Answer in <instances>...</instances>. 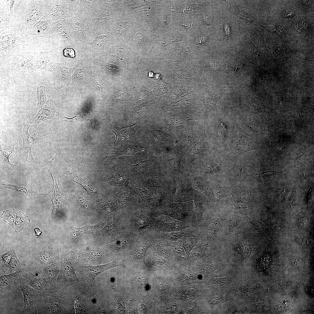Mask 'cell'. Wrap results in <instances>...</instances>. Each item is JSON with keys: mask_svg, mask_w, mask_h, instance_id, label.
Here are the masks:
<instances>
[{"mask_svg": "<svg viewBox=\"0 0 314 314\" xmlns=\"http://www.w3.org/2000/svg\"><path fill=\"white\" fill-rule=\"evenodd\" d=\"M153 212L157 216L166 215L173 219L184 222L191 226L197 224L193 200L185 202L174 201Z\"/></svg>", "mask_w": 314, "mask_h": 314, "instance_id": "1", "label": "cell"}, {"mask_svg": "<svg viewBox=\"0 0 314 314\" xmlns=\"http://www.w3.org/2000/svg\"><path fill=\"white\" fill-rule=\"evenodd\" d=\"M201 234L213 245L222 238V224L220 213L217 208L207 210L199 224Z\"/></svg>", "mask_w": 314, "mask_h": 314, "instance_id": "2", "label": "cell"}, {"mask_svg": "<svg viewBox=\"0 0 314 314\" xmlns=\"http://www.w3.org/2000/svg\"><path fill=\"white\" fill-rule=\"evenodd\" d=\"M219 210L222 224V238L238 233L248 227V219L245 215L226 208Z\"/></svg>", "mask_w": 314, "mask_h": 314, "instance_id": "3", "label": "cell"}, {"mask_svg": "<svg viewBox=\"0 0 314 314\" xmlns=\"http://www.w3.org/2000/svg\"><path fill=\"white\" fill-rule=\"evenodd\" d=\"M22 269L9 274L1 276L0 296L6 298L10 297L17 299L20 296L21 285L23 280Z\"/></svg>", "mask_w": 314, "mask_h": 314, "instance_id": "4", "label": "cell"}, {"mask_svg": "<svg viewBox=\"0 0 314 314\" xmlns=\"http://www.w3.org/2000/svg\"><path fill=\"white\" fill-rule=\"evenodd\" d=\"M90 18L84 14L77 12H71L66 18L70 28L75 44L83 47L88 40L85 31V24Z\"/></svg>", "mask_w": 314, "mask_h": 314, "instance_id": "5", "label": "cell"}, {"mask_svg": "<svg viewBox=\"0 0 314 314\" xmlns=\"http://www.w3.org/2000/svg\"><path fill=\"white\" fill-rule=\"evenodd\" d=\"M25 42L24 37L18 30L10 29L0 34V57L1 60L7 59L15 47Z\"/></svg>", "mask_w": 314, "mask_h": 314, "instance_id": "6", "label": "cell"}, {"mask_svg": "<svg viewBox=\"0 0 314 314\" xmlns=\"http://www.w3.org/2000/svg\"><path fill=\"white\" fill-rule=\"evenodd\" d=\"M174 178L176 184V190L173 196L174 201L185 202L192 200L195 189L189 173L180 171L178 175L174 177Z\"/></svg>", "mask_w": 314, "mask_h": 314, "instance_id": "7", "label": "cell"}, {"mask_svg": "<svg viewBox=\"0 0 314 314\" xmlns=\"http://www.w3.org/2000/svg\"><path fill=\"white\" fill-rule=\"evenodd\" d=\"M47 36L71 45L75 44L70 28L66 19L49 22Z\"/></svg>", "mask_w": 314, "mask_h": 314, "instance_id": "8", "label": "cell"}, {"mask_svg": "<svg viewBox=\"0 0 314 314\" xmlns=\"http://www.w3.org/2000/svg\"><path fill=\"white\" fill-rule=\"evenodd\" d=\"M30 120L31 119H29L26 116L24 119L21 128L18 130V133L20 135L22 140V147L19 149V151L21 153L22 157L24 158L25 160L29 163H30L28 160V156L31 158L35 164H37L33 158L32 152V148L35 143V140L40 137L44 136L53 133L47 134L34 138L33 137L35 135L32 136L28 132L29 129L30 128Z\"/></svg>", "mask_w": 314, "mask_h": 314, "instance_id": "9", "label": "cell"}, {"mask_svg": "<svg viewBox=\"0 0 314 314\" xmlns=\"http://www.w3.org/2000/svg\"><path fill=\"white\" fill-rule=\"evenodd\" d=\"M43 16L49 22L63 19L69 15V11L59 0H39Z\"/></svg>", "mask_w": 314, "mask_h": 314, "instance_id": "10", "label": "cell"}, {"mask_svg": "<svg viewBox=\"0 0 314 314\" xmlns=\"http://www.w3.org/2000/svg\"><path fill=\"white\" fill-rule=\"evenodd\" d=\"M142 185L145 187L160 188L173 197L176 190L174 177L161 174L149 178Z\"/></svg>", "mask_w": 314, "mask_h": 314, "instance_id": "11", "label": "cell"}, {"mask_svg": "<svg viewBox=\"0 0 314 314\" xmlns=\"http://www.w3.org/2000/svg\"><path fill=\"white\" fill-rule=\"evenodd\" d=\"M25 2L24 8L21 9L20 15L22 22L30 29L43 14L39 0L25 1Z\"/></svg>", "mask_w": 314, "mask_h": 314, "instance_id": "12", "label": "cell"}, {"mask_svg": "<svg viewBox=\"0 0 314 314\" xmlns=\"http://www.w3.org/2000/svg\"><path fill=\"white\" fill-rule=\"evenodd\" d=\"M1 218L10 226L16 232L22 231L24 227L31 222L28 216L21 211L14 209L3 211Z\"/></svg>", "mask_w": 314, "mask_h": 314, "instance_id": "13", "label": "cell"}, {"mask_svg": "<svg viewBox=\"0 0 314 314\" xmlns=\"http://www.w3.org/2000/svg\"><path fill=\"white\" fill-rule=\"evenodd\" d=\"M128 164L129 170L138 178H141L144 175V179H147L160 174V165H157L155 161L148 159L135 165Z\"/></svg>", "mask_w": 314, "mask_h": 314, "instance_id": "14", "label": "cell"}, {"mask_svg": "<svg viewBox=\"0 0 314 314\" xmlns=\"http://www.w3.org/2000/svg\"><path fill=\"white\" fill-rule=\"evenodd\" d=\"M20 288L24 299L23 313H38L36 306V302L40 294L39 292L23 281L21 285Z\"/></svg>", "mask_w": 314, "mask_h": 314, "instance_id": "15", "label": "cell"}, {"mask_svg": "<svg viewBox=\"0 0 314 314\" xmlns=\"http://www.w3.org/2000/svg\"><path fill=\"white\" fill-rule=\"evenodd\" d=\"M24 267L25 264L20 261L13 249L1 255L0 270L4 274L13 273Z\"/></svg>", "mask_w": 314, "mask_h": 314, "instance_id": "16", "label": "cell"}, {"mask_svg": "<svg viewBox=\"0 0 314 314\" xmlns=\"http://www.w3.org/2000/svg\"><path fill=\"white\" fill-rule=\"evenodd\" d=\"M155 226L165 232L183 231L191 226L185 222L171 218L166 215H161L154 218Z\"/></svg>", "mask_w": 314, "mask_h": 314, "instance_id": "17", "label": "cell"}, {"mask_svg": "<svg viewBox=\"0 0 314 314\" xmlns=\"http://www.w3.org/2000/svg\"><path fill=\"white\" fill-rule=\"evenodd\" d=\"M200 233L199 225L196 224L188 229L181 231L171 232H165L161 231H157L156 232V236L158 238L174 241L194 237Z\"/></svg>", "mask_w": 314, "mask_h": 314, "instance_id": "18", "label": "cell"}, {"mask_svg": "<svg viewBox=\"0 0 314 314\" xmlns=\"http://www.w3.org/2000/svg\"><path fill=\"white\" fill-rule=\"evenodd\" d=\"M22 273L23 280L37 291L40 295L42 294L49 287V283L42 275H36L24 267L22 269Z\"/></svg>", "mask_w": 314, "mask_h": 314, "instance_id": "19", "label": "cell"}, {"mask_svg": "<svg viewBox=\"0 0 314 314\" xmlns=\"http://www.w3.org/2000/svg\"><path fill=\"white\" fill-rule=\"evenodd\" d=\"M192 200L196 215L197 224L199 225L206 211L214 207L203 193L195 189Z\"/></svg>", "mask_w": 314, "mask_h": 314, "instance_id": "20", "label": "cell"}, {"mask_svg": "<svg viewBox=\"0 0 314 314\" xmlns=\"http://www.w3.org/2000/svg\"><path fill=\"white\" fill-rule=\"evenodd\" d=\"M190 175L194 188L203 193L214 208L216 199L209 181L200 176Z\"/></svg>", "mask_w": 314, "mask_h": 314, "instance_id": "21", "label": "cell"}, {"mask_svg": "<svg viewBox=\"0 0 314 314\" xmlns=\"http://www.w3.org/2000/svg\"><path fill=\"white\" fill-rule=\"evenodd\" d=\"M112 14V9H106L96 17L88 19L86 22L88 28L87 33L89 34L95 36L101 27L110 18Z\"/></svg>", "mask_w": 314, "mask_h": 314, "instance_id": "22", "label": "cell"}, {"mask_svg": "<svg viewBox=\"0 0 314 314\" xmlns=\"http://www.w3.org/2000/svg\"><path fill=\"white\" fill-rule=\"evenodd\" d=\"M56 110L52 100L47 101L39 110L36 115L30 120V128H36L40 123L50 119H53Z\"/></svg>", "mask_w": 314, "mask_h": 314, "instance_id": "23", "label": "cell"}, {"mask_svg": "<svg viewBox=\"0 0 314 314\" xmlns=\"http://www.w3.org/2000/svg\"><path fill=\"white\" fill-rule=\"evenodd\" d=\"M74 255L73 252H70L62 256L61 258V269L60 279L62 280H76L77 278L75 270L71 261Z\"/></svg>", "mask_w": 314, "mask_h": 314, "instance_id": "24", "label": "cell"}, {"mask_svg": "<svg viewBox=\"0 0 314 314\" xmlns=\"http://www.w3.org/2000/svg\"><path fill=\"white\" fill-rule=\"evenodd\" d=\"M181 156L179 155L164 161L160 165V173L174 177L178 175L180 172Z\"/></svg>", "mask_w": 314, "mask_h": 314, "instance_id": "25", "label": "cell"}, {"mask_svg": "<svg viewBox=\"0 0 314 314\" xmlns=\"http://www.w3.org/2000/svg\"><path fill=\"white\" fill-rule=\"evenodd\" d=\"M109 40V36L107 35L97 36L92 42H86L83 48L90 53L94 54L103 49Z\"/></svg>", "mask_w": 314, "mask_h": 314, "instance_id": "26", "label": "cell"}, {"mask_svg": "<svg viewBox=\"0 0 314 314\" xmlns=\"http://www.w3.org/2000/svg\"><path fill=\"white\" fill-rule=\"evenodd\" d=\"M134 125L121 128H117L115 127L112 128V129L113 130L112 131L116 136V140L114 143L117 142L122 147L126 141L134 137L135 133V131L133 127Z\"/></svg>", "mask_w": 314, "mask_h": 314, "instance_id": "27", "label": "cell"}, {"mask_svg": "<svg viewBox=\"0 0 314 314\" xmlns=\"http://www.w3.org/2000/svg\"><path fill=\"white\" fill-rule=\"evenodd\" d=\"M38 57L40 62V69L52 72L54 71L57 64L52 51L41 52Z\"/></svg>", "mask_w": 314, "mask_h": 314, "instance_id": "28", "label": "cell"}, {"mask_svg": "<svg viewBox=\"0 0 314 314\" xmlns=\"http://www.w3.org/2000/svg\"><path fill=\"white\" fill-rule=\"evenodd\" d=\"M33 259L39 262L43 267L53 262L55 260L54 254L52 247H48L35 254Z\"/></svg>", "mask_w": 314, "mask_h": 314, "instance_id": "29", "label": "cell"}, {"mask_svg": "<svg viewBox=\"0 0 314 314\" xmlns=\"http://www.w3.org/2000/svg\"><path fill=\"white\" fill-rule=\"evenodd\" d=\"M49 28V22L43 16L31 28V34L39 37H45L48 34Z\"/></svg>", "mask_w": 314, "mask_h": 314, "instance_id": "30", "label": "cell"}, {"mask_svg": "<svg viewBox=\"0 0 314 314\" xmlns=\"http://www.w3.org/2000/svg\"><path fill=\"white\" fill-rule=\"evenodd\" d=\"M53 188L49 194H46L49 196L51 198L52 204L53 209L50 217H53L61 211L62 209L63 203L60 196V191H58V187L55 186L53 182Z\"/></svg>", "mask_w": 314, "mask_h": 314, "instance_id": "31", "label": "cell"}, {"mask_svg": "<svg viewBox=\"0 0 314 314\" xmlns=\"http://www.w3.org/2000/svg\"><path fill=\"white\" fill-rule=\"evenodd\" d=\"M120 265L116 260L108 263L96 266L85 267L87 272L92 279H94L97 275L104 271L113 267Z\"/></svg>", "mask_w": 314, "mask_h": 314, "instance_id": "32", "label": "cell"}, {"mask_svg": "<svg viewBox=\"0 0 314 314\" xmlns=\"http://www.w3.org/2000/svg\"><path fill=\"white\" fill-rule=\"evenodd\" d=\"M103 222L93 225H89L85 224L80 227H76L71 224L69 227L71 235L73 238L77 236L81 237L86 234H92L94 233L95 229L101 225Z\"/></svg>", "mask_w": 314, "mask_h": 314, "instance_id": "33", "label": "cell"}, {"mask_svg": "<svg viewBox=\"0 0 314 314\" xmlns=\"http://www.w3.org/2000/svg\"><path fill=\"white\" fill-rule=\"evenodd\" d=\"M131 188L132 190L141 198L144 204L151 208L154 196V188L150 187L149 190L133 185Z\"/></svg>", "mask_w": 314, "mask_h": 314, "instance_id": "34", "label": "cell"}, {"mask_svg": "<svg viewBox=\"0 0 314 314\" xmlns=\"http://www.w3.org/2000/svg\"><path fill=\"white\" fill-rule=\"evenodd\" d=\"M208 180L215 197V206L226 196V188L224 185L219 183L214 177L210 178Z\"/></svg>", "mask_w": 314, "mask_h": 314, "instance_id": "35", "label": "cell"}, {"mask_svg": "<svg viewBox=\"0 0 314 314\" xmlns=\"http://www.w3.org/2000/svg\"><path fill=\"white\" fill-rule=\"evenodd\" d=\"M132 196V193L128 187H121L116 194L117 201L120 207L126 206L129 203Z\"/></svg>", "mask_w": 314, "mask_h": 314, "instance_id": "36", "label": "cell"}, {"mask_svg": "<svg viewBox=\"0 0 314 314\" xmlns=\"http://www.w3.org/2000/svg\"><path fill=\"white\" fill-rule=\"evenodd\" d=\"M144 147L140 145L138 142H135L128 146L125 149L119 151L115 153L110 154L113 156L117 160V158L121 155H133L136 153L141 150H144Z\"/></svg>", "mask_w": 314, "mask_h": 314, "instance_id": "37", "label": "cell"}, {"mask_svg": "<svg viewBox=\"0 0 314 314\" xmlns=\"http://www.w3.org/2000/svg\"><path fill=\"white\" fill-rule=\"evenodd\" d=\"M16 142L14 145L12 150L8 151L2 146L0 145V162L2 166L6 169H10L12 167L17 166L11 163L9 161V157L10 155L16 152L14 147L17 144Z\"/></svg>", "mask_w": 314, "mask_h": 314, "instance_id": "38", "label": "cell"}, {"mask_svg": "<svg viewBox=\"0 0 314 314\" xmlns=\"http://www.w3.org/2000/svg\"><path fill=\"white\" fill-rule=\"evenodd\" d=\"M42 274L49 285L55 281L58 270L53 264H50L42 267Z\"/></svg>", "mask_w": 314, "mask_h": 314, "instance_id": "39", "label": "cell"}, {"mask_svg": "<svg viewBox=\"0 0 314 314\" xmlns=\"http://www.w3.org/2000/svg\"><path fill=\"white\" fill-rule=\"evenodd\" d=\"M2 183V185L6 188L13 192L21 194L44 195L38 193L30 189L27 187L18 185L10 184L6 182Z\"/></svg>", "mask_w": 314, "mask_h": 314, "instance_id": "40", "label": "cell"}, {"mask_svg": "<svg viewBox=\"0 0 314 314\" xmlns=\"http://www.w3.org/2000/svg\"><path fill=\"white\" fill-rule=\"evenodd\" d=\"M128 234H123L115 238L111 242L110 246L114 249H121L128 243L130 239Z\"/></svg>", "mask_w": 314, "mask_h": 314, "instance_id": "41", "label": "cell"}, {"mask_svg": "<svg viewBox=\"0 0 314 314\" xmlns=\"http://www.w3.org/2000/svg\"><path fill=\"white\" fill-rule=\"evenodd\" d=\"M37 106L40 109L47 101L45 87L44 85L40 86L37 88Z\"/></svg>", "mask_w": 314, "mask_h": 314, "instance_id": "42", "label": "cell"}, {"mask_svg": "<svg viewBox=\"0 0 314 314\" xmlns=\"http://www.w3.org/2000/svg\"><path fill=\"white\" fill-rule=\"evenodd\" d=\"M249 222L259 232L262 233H266V228L257 219L254 217H247Z\"/></svg>", "mask_w": 314, "mask_h": 314, "instance_id": "43", "label": "cell"}, {"mask_svg": "<svg viewBox=\"0 0 314 314\" xmlns=\"http://www.w3.org/2000/svg\"><path fill=\"white\" fill-rule=\"evenodd\" d=\"M118 217H113L110 219L103 228L104 231H109L113 229L117 225L118 221Z\"/></svg>", "mask_w": 314, "mask_h": 314, "instance_id": "44", "label": "cell"}, {"mask_svg": "<svg viewBox=\"0 0 314 314\" xmlns=\"http://www.w3.org/2000/svg\"><path fill=\"white\" fill-rule=\"evenodd\" d=\"M100 63L108 71L114 73H118L121 72L122 70L119 67L114 65L108 64L103 60H101Z\"/></svg>", "mask_w": 314, "mask_h": 314, "instance_id": "45", "label": "cell"}, {"mask_svg": "<svg viewBox=\"0 0 314 314\" xmlns=\"http://www.w3.org/2000/svg\"><path fill=\"white\" fill-rule=\"evenodd\" d=\"M276 171H267L258 173L257 175L261 179L267 180L272 178L275 174Z\"/></svg>", "mask_w": 314, "mask_h": 314, "instance_id": "46", "label": "cell"}, {"mask_svg": "<svg viewBox=\"0 0 314 314\" xmlns=\"http://www.w3.org/2000/svg\"><path fill=\"white\" fill-rule=\"evenodd\" d=\"M149 258L152 262L158 264H163L165 262V260L163 258L154 254L151 255Z\"/></svg>", "mask_w": 314, "mask_h": 314, "instance_id": "47", "label": "cell"}, {"mask_svg": "<svg viewBox=\"0 0 314 314\" xmlns=\"http://www.w3.org/2000/svg\"><path fill=\"white\" fill-rule=\"evenodd\" d=\"M174 72L179 77L185 78H191L190 75L188 72L182 70H174Z\"/></svg>", "mask_w": 314, "mask_h": 314, "instance_id": "48", "label": "cell"}, {"mask_svg": "<svg viewBox=\"0 0 314 314\" xmlns=\"http://www.w3.org/2000/svg\"><path fill=\"white\" fill-rule=\"evenodd\" d=\"M224 28L226 38L228 39H231V31L229 24L226 22H225L224 25Z\"/></svg>", "mask_w": 314, "mask_h": 314, "instance_id": "49", "label": "cell"}, {"mask_svg": "<svg viewBox=\"0 0 314 314\" xmlns=\"http://www.w3.org/2000/svg\"><path fill=\"white\" fill-rule=\"evenodd\" d=\"M63 53L64 56H66L73 58L75 56V52L72 49L66 48L64 49Z\"/></svg>", "mask_w": 314, "mask_h": 314, "instance_id": "50", "label": "cell"}, {"mask_svg": "<svg viewBox=\"0 0 314 314\" xmlns=\"http://www.w3.org/2000/svg\"><path fill=\"white\" fill-rule=\"evenodd\" d=\"M181 276L183 278L187 280H193L196 279V276L195 275L189 273L183 274Z\"/></svg>", "mask_w": 314, "mask_h": 314, "instance_id": "51", "label": "cell"}, {"mask_svg": "<svg viewBox=\"0 0 314 314\" xmlns=\"http://www.w3.org/2000/svg\"><path fill=\"white\" fill-rule=\"evenodd\" d=\"M215 282L220 285H226L228 283L230 280L228 278L216 279H215Z\"/></svg>", "mask_w": 314, "mask_h": 314, "instance_id": "52", "label": "cell"}, {"mask_svg": "<svg viewBox=\"0 0 314 314\" xmlns=\"http://www.w3.org/2000/svg\"><path fill=\"white\" fill-rule=\"evenodd\" d=\"M292 263L295 266H299L300 263V259L297 258H294L292 260Z\"/></svg>", "mask_w": 314, "mask_h": 314, "instance_id": "53", "label": "cell"}, {"mask_svg": "<svg viewBox=\"0 0 314 314\" xmlns=\"http://www.w3.org/2000/svg\"><path fill=\"white\" fill-rule=\"evenodd\" d=\"M167 285L164 283L159 284L158 286V290L161 292H164L167 289Z\"/></svg>", "mask_w": 314, "mask_h": 314, "instance_id": "54", "label": "cell"}, {"mask_svg": "<svg viewBox=\"0 0 314 314\" xmlns=\"http://www.w3.org/2000/svg\"><path fill=\"white\" fill-rule=\"evenodd\" d=\"M139 308L140 312L141 313H144L146 312V308L144 305L142 304H140L139 306Z\"/></svg>", "mask_w": 314, "mask_h": 314, "instance_id": "55", "label": "cell"}, {"mask_svg": "<svg viewBox=\"0 0 314 314\" xmlns=\"http://www.w3.org/2000/svg\"><path fill=\"white\" fill-rule=\"evenodd\" d=\"M34 230L35 232V236H38L42 233V232L39 228L35 229Z\"/></svg>", "mask_w": 314, "mask_h": 314, "instance_id": "56", "label": "cell"}, {"mask_svg": "<svg viewBox=\"0 0 314 314\" xmlns=\"http://www.w3.org/2000/svg\"><path fill=\"white\" fill-rule=\"evenodd\" d=\"M242 67L241 64L239 63H236L233 66V68L235 70H237L238 69L241 68Z\"/></svg>", "mask_w": 314, "mask_h": 314, "instance_id": "57", "label": "cell"}]
</instances>
